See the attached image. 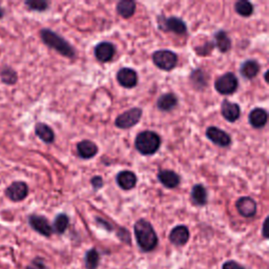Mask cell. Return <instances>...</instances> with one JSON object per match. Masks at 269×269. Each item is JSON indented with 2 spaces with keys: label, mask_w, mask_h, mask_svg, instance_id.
I'll use <instances>...</instances> for the list:
<instances>
[{
  "label": "cell",
  "mask_w": 269,
  "mask_h": 269,
  "mask_svg": "<svg viewBox=\"0 0 269 269\" xmlns=\"http://www.w3.org/2000/svg\"><path fill=\"white\" fill-rule=\"evenodd\" d=\"M134 232L137 243L143 252H151L158 245L157 234L148 221L143 219L137 221L134 225Z\"/></svg>",
  "instance_id": "6da1fadb"
},
{
  "label": "cell",
  "mask_w": 269,
  "mask_h": 269,
  "mask_svg": "<svg viewBox=\"0 0 269 269\" xmlns=\"http://www.w3.org/2000/svg\"><path fill=\"white\" fill-rule=\"evenodd\" d=\"M40 37L45 45H47L51 49L58 52L67 58H73L75 56V50L73 46L67 42L61 36L57 33L49 30V28H43L40 31Z\"/></svg>",
  "instance_id": "7a4b0ae2"
},
{
  "label": "cell",
  "mask_w": 269,
  "mask_h": 269,
  "mask_svg": "<svg viewBox=\"0 0 269 269\" xmlns=\"http://www.w3.org/2000/svg\"><path fill=\"white\" fill-rule=\"evenodd\" d=\"M161 145V138L155 132L145 131L140 133L136 140H134V146L137 150L144 156L153 155Z\"/></svg>",
  "instance_id": "3957f363"
},
{
  "label": "cell",
  "mask_w": 269,
  "mask_h": 269,
  "mask_svg": "<svg viewBox=\"0 0 269 269\" xmlns=\"http://www.w3.org/2000/svg\"><path fill=\"white\" fill-rule=\"evenodd\" d=\"M152 61L163 71L174 70L178 63V56L169 50H161L152 54Z\"/></svg>",
  "instance_id": "277c9868"
},
{
  "label": "cell",
  "mask_w": 269,
  "mask_h": 269,
  "mask_svg": "<svg viewBox=\"0 0 269 269\" xmlns=\"http://www.w3.org/2000/svg\"><path fill=\"white\" fill-rule=\"evenodd\" d=\"M215 89L221 95H232L238 90V79L233 73H226L216 80Z\"/></svg>",
  "instance_id": "5b68a950"
},
{
  "label": "cell",
  "mask_w": 269,
  "mask_h": 269,
  "mask_svg": "<svg viewBox=\"0 0 269 269\" xmlns=\"http://www.w3.org/2000/svg\"><path fill=\"white\" fill-rule=\"evenodd\" d=\"M141 116H142L141 109L134 108L118 116L116 121H115V124H116L117 128L122 130L131 129L134 126H136V124L140 121Z\"/></svg>",
  "instance_id": "8992f818"
},
{
  "label": "cell",
  "mask_w": 269,
  "mask_h": 269,
  "mask_svg": "<svg viewBox=\"0 0 269 269\" xmlns=\"http://www.w3.org/2000/svg\"><path fill=\"white\" fill-rule=\"evenodd\" d=\"M159 27L165 32H174L178 35H184L187 32L186 24L180 18L171 16L168 18H160Z\"/></svg>",
  "instance_id": "52a82bcc"
},
{
  "label": "cell",
  "mask_w": 269,
  "mask_h": 269,
  "mask_svg": "<svg viewBox=\"0 0 269 269\" xmlns=\"http://www.w3.org/2000/svg\"><path fill=\"white\" fill-rule=\"evenodd\" d=\"M5 196L13 202H20L28 195V186L25 182L16 181L9 185L5 191Z\"/></svg>",
  "instance_id": "ba28073f"
},
{
  "label": "cell",
  "mask_w": 269,
  "mask_h": 269,
  "mask_svg": "<svg viewBox=\"0 0 269 269\" xmlns=\"http://www.w3.org/2000/svg\"><path fill=\"white\" fill-rule=\"evenodd\" d=\"M28 223H30L31 227L44 237H51L53 233V228L51 224L49 223L46 218L38 215H32L28 217Z\"/></svg>",
  "instance_id": "9c48e42d"
},
{
  "label": "cell",
  "mask_w": 269,
  "mask_h": 269,
  "mask_svg": "<svg viewBox=\"0 0 269 269\" xmlns=\"http://www.w3.org/2000/svg\"><path fill=\"white\" fill-rule=\"evenodd\" d=\"M206 136L211 142H214L216 145L221 147H227L232 143V138L229 134L216 127L208 128L206 131Z\"/></svg>",
  "instance_id": "30bf717a"
},
{
  "label": "cell",
  "mask_w": 269,
  "mask_h": 269,
  "mask_svg": "<svg viewBox=\"0 0 269 269\" xmlns=\"http://www.w3.org/2000/svg\"><path fill=\"white\" fill-rule=\"evenodd\" d=\"M236 207L239 214L245 218H253L257 213V203L251 197L240 198L237 201Z\"/></svg>",
  "instance_id": "8fae6325"
},
{
  "label": "cell",
  "mask_w": 269,
  "mask_h": 269,
  "mask_svg": "<svg viewBox=\"0 0 269 269\" xmlns=\"http://www.w3.org/2000/svg\"><path fill=\"white\" fill-rule=\"evenodd\" d=\"M117 80L119 84L126 89H133L137 85V73L129 67H123L117 73Z\"/></svg>",
  "instance_id": "7c38bea8"
},
{
  "label": "cell",
  "mask_w": 269,
  "mask_h": 269,
  "mask_svg": "<svg viewBox=\"0 0 269 269\" xmlns=\"http://www.w3.org/2000/svg\"><path fill=\"white\" fill-rule=\"evenodd\" d=\"M116 49L111 42H100L95 47V56L100 62H109L115 55Z\"/></svg>",
  "instance_id": "4fadbf2b"
},
{
  "label": "cell",
  "mask_w": 269,
  "mask_h": 269,
  "mask_svg": "<svg viewBox=\"0 0 269 269\" xmlns=\"http://www.w3.org/2000/svg\"><path fill=\"white\" fill-rule=\"evenodd\" d=\"M221 113L227 121L235 122L241 116V109H240L239 104L224 100L221 105Z\"/></svg>",
  "instance_id": "5bb4252c"
},
{
  "label": "cell",
  "mask_w": 269,
  "mask_h": 269,
  "mask_svg": "<svg viewBox=\"0 0 269 269\" xmlns=\"http://www.w3.org/2000/svg\"><path fill=\"white\" fill-rule=\"evenodd\" d=\"M189 239V230L184 225L176 226L169 234V241L176 246H183Z\"/></svg>",
  "instance_id": "9a60e30c"
},
{
  "label": "cell",
  "mask_w": 269,
  "mask_h": 269,
  "mask_svg": "<svg viewBox=\"0 0 269 269\" xmlns=\"http://www.w3.org/2000/svg\"><path fill=\"white\" fill-rule=\"evenodd\" d=\"M117 183L124 190H131L137 184V177L133 171L123 170L117 175Z\"/></svg>",
  "instance_id": "2e32d148"
},
{
  "label": "cell",
  "mask_w": 269,
  "mask_h": 269,
  "mask_svg": "<svg viewBox=\"0 0 269 269\" xmlns=\"http://www.w3.org/2000/svg\"><path fill=\"white\" fill-rule=\"evenodd\" d=\"M77 151L82 159H91L97 155L98 146L90 140H83L77 145Z\"/></svg>",
  "instance_id": "e0dca14e"
},
{
  "label": "cell",
  "mask_w": 269,
  "mask_h": 269,
  "mask_svg": "<svg viewBox=\"0 0 269 269\" xmlns=\"http://www.w3.org/2000/svg\"><path fill=\"white\" fill-rule=\"evenodd\" d=\"M158 179L167 188H175L180 184V177L172 170H160Z\"/></svg>",
  "instance_id": "ac0fdd59"
},
{
  "label": "cell",
  "mask_w": 269,
  "mask_h": 269,
  "mask_svg": "<svg viewBox=\"0 0 269 269\" xmlns=\"http://www.w3.org/2000/svg\"><path fill=\"white\" fill-rule=\"evenodd\" d=\"M248 120L251 126L255 129H262L267 123V112L263 109L257 108L249 114Z\"/></svg>",
  "instance_id": "d6986e66"
},
{
  "label": "cell",
  "mask_w": 269,
  "mask_h": 269,
  "mask_svg": "<svg viewBox=\"0 0 269 269\" xmlns=\"http://www.w3.org/2000/svg\"><path fill=\"white\" fill-rule=\"evenodd\" d=\"M35 133L37 137L44 143H53L55 140V134L53 130L45 123H37L35 127Z\"/></svg>",
  "instance_id": "ffe728a7"
},
{
  "label": "cell",
  "mask_w": 269,
  "mask_h": 269,
  "mask_svg": "<svg viewBox=\"0 0 269 269\" xmlns=\"http://www.w3.org/2000/svg\"><path fill=\"white\" fill-rule=\"evenodd\" d=\"M190 198L197 206H203L207 203V190L202 184H197L191 189Z\"/></svg>",
  "instance_id": "44dd1931"
},
{
  "label": "cell",
  "mask_w": 269,
  "mask_h": 269,
  "mask_svg": "<svg viewBox=\"0 0 269 269\" xmlns=\"http://www.w3.org/2000/svg\"><path fill=\"white\" fill-rule=\"evenodd\" d=\"M178 104V99L172 93H167L162 95L158 99L157 107L162 112H169Z\"/></svg>",
  "instance_id": "7402d4cb"
},
{
  "label": "cell",
  "mask_w": 269,
  "mask_h": 269,
  "mask_svg": "<svg viewBox=\"0 0 269 269\" xmlns=\"http://www.w3.org/2000/svg\"><path fill=\"white\" fill-rule=\"evenodd\" d=\"M215 42L220 52L226 53L232 49V40L224 31H219L215 34Z\"/></svg>",
  "instance_id": "603a6c76"
},
{
  "label": "cell",
  "mask_w": 269,
  "mask_h": 269,
  "mask_svg": "<svg viewBox=\"0 0 269 269\" xmlns=\"http://www.w3.org/2000/svg\"><path fill=\"white\" fill-rule=\"evenodd\" d=\"M260 71V65L255 60H247L241 66V75L246 79H253Z\"/></svg>",
  "instance_id": "cb8c5ba5"
},
{
  "label": "cell",
  "mask_w": 269,
  "mask_h": 269,
  "mask_svg": "<svg viewBox=\"0 0 269 269\" xmlns=\"http://www.w3.org/2000/svg\"><path fill=\"white\" fill-rule=\"evenodd\" d=\"M117 12L123 18H131L136 12V3L133 0H122L117 4Z\"/></svg>",
  "instance_id": "d4e9b609"
},
{
  "label": "cell",
  "mask_w": 269,
  "mask_h": 269,
  "mask_svg": "<svg viewBox=\"0 0 269 269\" xmlns=\"http://www.w3.org/2000/svg\"><path fill=\"white\" fill-rule=\"evenodd\" d=\"M190 81L196 89L203 90L207 85V76L202 70H196L190 75Z\"/></svg>",
  "instance_id": "484cf974"
},
{
  "label": "cell",
  "mask_w": 269,
  "mask_h": 269,
  "mask_svg": "<svg viewBox=\"0 0 269 269\" xmlns=\"http://www.w3.org/2000/svg\"><path fill=\"white\" fill-rule=\"evenodd\" d=\"M0 79L6 85H14L18 80V76L12 67L3 66L0 72Z\"/></svg>",
  "instance_id": "4316f807"
},
{
  "label": "cell",
  "mask_w": 269,
  "mask_h": 269,
  "mask_svg": "<svg viewBox=\"0 0 269 269\" xmlns=\"http://www.w3.org/2000/svg\"><path fill=\"white\" fill-rule=\"evenodd\" d=\"M236 12L243 17H249L254 13V5L246 1V0H240L235 4Z\"/></svg>",
  "instance_id": "83f0119b"
},
{
  "label": "cell",
  "mask_w": 269,
  "mask_h": 269,
  "mask_svg": "<svg viewBox=\"0 0 269 269\" xmlns=\"http://www.w3.org/2000/svg\"><path fill=\"white\" fill-rule=\"evenodd\" d=\"M100 257L96 249H91L85 255V266L88 269H96L99 264Z\"/></svg>",
  "instance_id": "f1b7e54d"
},
{
  "label": "cell",
  "mask_w": 269,
  "mask_h": 269,
  "mask_svg": "<svg viewBox=\"0 0 269 269\" xmlns=\"http://www.w3.org/2000/svg\"><path fill=\"white\" fill-rule=\"evenodd\" d=\"M69 222H70V220H69V217H67L66 215L64 214H60L56 217L55 221H54V229H55V232L57 234H63L67 226H69Z\"/></svg>",
  "instance_id": "f546056e"
},
{
  "label": "cell",
  "mask_w": 269,
  "mask_h": 269,
  "mask_svg": "<svg viewBox=\"0 0 269 269\" xmlns=\"http://www.w3.org/2000/svg\"><path fill=\"white\" fill-rule=\"evenodd\" d=\"M24 3L28 9L36 12H43L49 7V3L43 1V0H27Z\"/></svg>",
  "instance_id": "4dcf8cb0"
},
{
  "label": "cell",
  "mask_w": 269,
  "mask_h": 269,
  "mask_svg": "<svg viewBox=\"0 0 269 269\" xmlns=\"http://www.w3.org/2000/svg\"><path fill=\"white\" fill-rule=\"evenodd\" d=\"M26 269H46L44 260L41 258H36L31 262V264L27 266Z\"/></svg>",
  "instance_id": "1f68e13d"
},
{
  "label": "cell",
  "mask_w": 269,
  "mask_h": 269,
  "mask_svg": "<svg viewBox=\"0 0 269 269\" xmlns=\"http://www.w3.org/2000/svg\"><path fill=\"white\" fill-rule=\"evenodd\" d=\"M91 183H92V185H93L94 189H95V190H97V189H99V188H101V187H102V184H103V180H102V178H101V177H99V176H96V177H94V178L92 179Z\"/></svg>",
  "instance_id": "d6a6232c"
},
{
  "label": "cell",
  "mask_w": 269,
  "mask_h": 269,
  "mask_svg": "<svg viewBox=\"0 0 269 269\" xmlns=\"http://www.w3.org/2000/svg\"><path fill=\"white\" fill-rule=\"evenodd\" d=\"M239 263L235 262V261H228V262H225L223 264V267L222 269H237L239 267Z\"/></svg>",
  "instance_id": "836d02e7"
},
{
  "label": "cell",
  "mask_w": 269,
  "mask_h": 269,
  "mask_svg": "<svg viewBox=\"0 0 269 269\" xmlns=\"http://www.w3.org/2000/svg\"><path fill=\"white\" fill-rule=\"evenodd\" d=\"M4 14H5L4 8H3V7H1V6H0V19H2V18H3Z\"/></svg>",
  "instance_id": "e575fe53"
},
{
  "label": "cell",
  "mask_w": 269,
  "mask_h": 269,
  "mask_svg": "<svg viewBox=\"0 0 269 269\" xmlns=\"http://www.w3.org/2000/svg\"><path fill=\"white\" fill-rule=\"evenodd\" d=\"M237 269H245V268H244V267H242L241 265H239V267H238Z\"/></svg>",
  "instance_id": "d590c367"
}]
</instances>
